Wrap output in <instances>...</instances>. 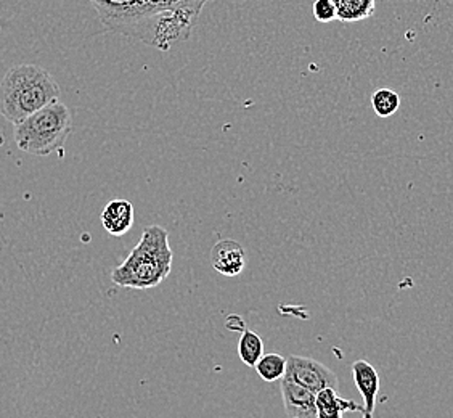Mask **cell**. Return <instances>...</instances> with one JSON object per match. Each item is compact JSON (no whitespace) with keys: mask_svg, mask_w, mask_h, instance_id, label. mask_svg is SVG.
Here are the masks:
<instances>
[{"mask_svg":"<svg viewBox=\"0 0 453 418\" xmlns=\"http://www.w3.org/2000/svg\"><path fill=\"white\" fill-rule=\"evenodd\" d=\"M60 86L37 65H17L0 81V113L13 126L60 100Z\"/></svg>","mask_w":453,"mask_h":418,"instance_id":"obj_3","label":"cell"},{"mask_svg":"<svg viewBox=\"0 0 453 418\" xmlns=\"http://www.w3.org/2000/svg\"><path fill=\"white\" fill-rule=\"evenodd\" d=\"M285 376L314 394L326 388L338 390V384H340L338 376L332 368H328L315 359L304 358V356H289L287 359Z\"/></svg>","mask_w":453,"mask_h":418,"instance_id":"obj_5","label":"cell"},{"mask_svg":"<svg viewBox=\"0 0 453 418\" xmlns=\"http://www.w3.org/2000/svg\"><path fill=\"white\" fill-rule=\"evenodd\" d=\"M352 376L358 392L364 398V412L362 418H373L375 414L376 396L380 391V375L375 367L366 360H356L352 364Z\"/></svg>","mask_w":453,"mask_h":418,"instance_id":"obj_8","label":"cell"},{"mask_svg":"<svg viewBox=\"0 0 453 418\" xmlns=\"http://www.w3.org/2000/svg\"><path fill=\"white\" fill-rule=\"evenodd\" d=\"M312 13H314L315 19L320 23H330V21L338 19L332 0H314Z\"/></svg>","mask_w":453,"mask_h":418,"instance_id":"obj_15","label":"cell"},{"mask_svg":"<svg viewBox=\"0 0 453 418\" xmlns=\"http://www.w3.org/2000/svg\"><path fill=\"white\" fill-rule=\"evenodd\" d=\"M211 266L226 277L240 275L246 266L243 244L230 238L220 240L211 250Z\"/></svg>","mask_w":453,"mask_h":418,"instance_id":"obj_7","label":"cell"},{"mask_svg":"<svg viewBox=\"0 0 453 418\" xmlns=\"http://www.w3.org/2000/svg\"><path fill=\"white\" fill-rule=\"evenodd\" d=\"M238 356L244 366L256 367L264 356V341L254 330L243 329L238 340Z\"/></svg>","mask_w":453,"mask_h":418,"instance_id":"obj_12","label":"cell"},{"mask_svg":"<svg viewBox=\"0 0 453 418\" xmlns=\"http://www.w3.org/2000/svg\"><path fill=\"white\" fill-rule=\"evenodd\" d=\"M256 370L262 380L267 383L280 382L287 375V359L275 352L264 354L256 364Z\"/></svg>","mask_w":453,"mask_h":418,"instance_id":"obj_13","label":"cell"},{"mask_svg":"<svg viewBox=\"0 0 453 418\" xmlns=\"http://www.w3.org/2000/svg\"><path fill=\"white\" fill-rule=\"evenodd\" d=\"M336 18L344 23H356L375 13V0H332Z\"/></svg>","mask_w":453,"mask_h":418,"instance_id":"obj_11","label":"cell"},{"mask_svg":"<svg viewBox=\"0 0 453 418\" xmlns=\"http://www.w3.org/2000/svg\"><path fill=\"white\" fill-rule=\"evenodd\" d=\"M315 407L319 418H342L348 412H364V406L357 402L344 399L338 394V390L326 388L315 394Z\"/></svg>","mask_w":453,"mask_h":418,"instance_id":"obj_10","label":"cell"},{"mask_svg":"<svg viewBox=\"0 0 453 418\" xmlns=\"http://www.w3.org/2000/svg\"><path fill=\"white\" fill-rule=\"evenodd\" d=\"M134 219L135 211L131 201L127 200L110 201L102 213V224L113 236H126L134 226Z\"/></svg>","mask_w":453,"mask_h":418,"instance_id":"obj_9","label":"cell"},{"mask_svg":"<svg viewBox=\"0 0 453 418\" xmlns=\"http://www.w3.org/2000/svg\"><path fill=\"white\" fill-rule=\"evenodd\" d=\"M280 388L288 418H319L314 392L299 386L288 376L280 380Z\"/></svg>","mask_w":453,"mask_h":418,"instance_id":"obj_6","label":"cell"},{"mask_svg":"<svg viewBox=\"0 0 453 418\" xmlns=\"http://www.w3.org/2000/svg\"><path fill=\"white\" fill-rule=\"evenodd\" d=\"M73 116L60 100L15 124L13 137L18 149L35 157H49L60 150L70 135Z\"/></svg>","mask_w":453,"mask_h":418,"instance_id":"obj_4","label":"cell"},{"mask_svg":"<svg viewBox=\"0 0 453 418\" xmlns=\"http://www.w3.org/2000/svg\"><path fill=\"white\" fill-rule=\"evenodd\" d=\"M372 106L380 118H389L397 113L401 106V97L393 89H378L372 97Z\"/></svg>","mask_w":453,"mask_h":418,"instance_id":"obj_14","label":"cell"},{"mask_svg":"<svg viewBox=\"0 0 453 418\" xmlns=\"http://www.w3.org/2000/svg\"><path fill=\"white\" fill-rule=\"evenodd\" d=\"M174 262V252L169 244V234L161 226H147L139 244L129 256L111 272L118 287L149 290L161 285L169 277Z\"/></svg>","mask_w":453,"mask_h":418,"instance_id":"obj_2","label":"cell"},{"mask_svg":"<svg viewBox=\"0 0 453 418\" xmlns=\"http://www.w3.org/2000/svg\"><path fill=\"white\" fill-rule=\"evenodd\" d=\"M106 31L167 52L187 41L198 18L182 0H90Z\"/></svg>","mask_w":453,"mask_h":418,"instance_id":"obj_1","label":"cell"},{"mask_svg":"<svg viewBox=\"0 0 453 418\" xmlns=\"http://www.w3.org/2000/svg\"><path fill=\"white\" fill-rule=\"evenodd\" d=\"M211 0H182V5L188 12H192L193 15L200 17L201 12L204 9V5Z\"/></svg>","mask_w":453,"mask_h":418,"instance_id":"obj_16","label":"cell"}]
</instances>
